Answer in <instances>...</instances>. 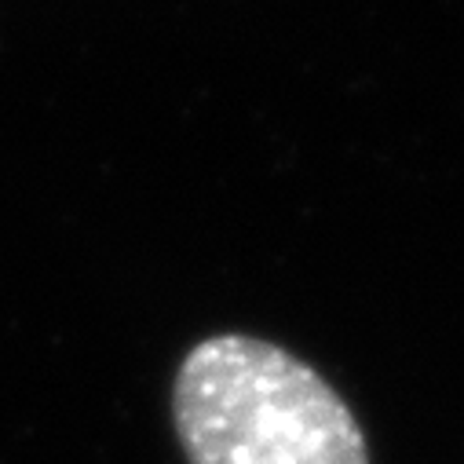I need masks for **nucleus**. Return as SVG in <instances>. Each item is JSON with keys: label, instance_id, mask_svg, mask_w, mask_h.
Instances as JSON below:
<instances>
[{"label": "nucleus", "instance_id": "1", "mask_svg": "<svg viewBox=\"0 0 464 464\" xmlns=\"http://www.w3.org/2000/svg\"><path fill=\"white\" fill-rule=\"evenodd\" d=\"M172 417L190 464H370L347 402L285 347L242 333L183 359Z\"/></svg>", "mask_w": 464, "mask_h": 464}]
</instances>
